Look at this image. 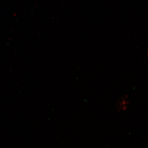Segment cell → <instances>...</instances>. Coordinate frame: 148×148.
I'll return each instance as SVG.
<instances>
[{"instance_id":"1","label":"cell","mask_w":148,"mask_h":148,"mask_svg":"<svg viewBox=\"0 0 148 148\" xmlns=\"http://www.w3.org/2000/svg\"><path fill=\"white\" fill-rule=\"evenodd\" d=\"M129 103L128 96L127 95L123 96L117 103L116 108L119 112L125 111L128 108Z\"/></svg>"}]
</instances>
